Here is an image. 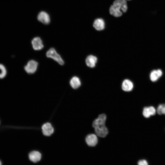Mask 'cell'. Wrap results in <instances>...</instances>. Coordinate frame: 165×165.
Masks as SVG:
<instances>
[{"label":"cell","instance_id":"1","mask_svg":"<svg viewBox=\"0 0 165 165\" xmlns=\"http://www.w3.org/2000/svg\"><path fill=\"white\" fill-rule=\"evenodd\" d=\"M127 6L126 0H116L109 8L110 14L116 17L121 16L126 12Z\"/></svg>","mask_w":165,"mask_h":165},{"label":"cell","instance_id":"2","mask_svg":"<svg viewBox=\"0 0 165 165\" xmlns=\"http://www.w3.org/2000/svg\"><path fill=\"white\" fill-rule=\"evenodd\" d=\"M46 55L47 57L53 59L59 64L62 65L64 61L60 54L58 53L53 48H50L46 52Z\"/></svg>","mask_w":165,"mask_h":165},{"label":"cell","instance_id":"3","mask_svg":"<svg viewBox=\"0 0 165 165\" xmlns=\"http://www.w3.org/2000/svg\"><path fill=\"white\" fill-rule=\"evenodd\" d=\"M106 119V114L103 113L99 115L97 118L93 121L92 123L93 127L95 128L105 126Z\"/></svg>","mask_w":165,"mask_h":165},{"label":"cell","instance_id":"4","mask_svg":"<svg viewBox=\"0 0 165 165\" xmlns=\"http://www.w3.org/2000/svg\"><path fill=\"white\" fill-rule=\"evenodd\" d=\"M38 63L34 60L29 61L26 65L24 67V69L25 72L28 74H33L35 73L38 68Z\"/></svg>","mask_w":165,"mask_h":165},{"label":"cell","instance_id":"5","mask_svg":"<svg viewBox=\"0 0 165 165\" xmlns=\"http://www.w3.org/2000/svg\"><path fill=\"white\" fill-rule=\"evenodd\" d=\"M85 141L89 146L94 147L98 143V140L97 135L94 134H88L85 138Z\"/></svg>","mask_w":165,"mask_h":165},{"label":"cell","instance_id":"6","mask_svg":"<svg viewBox=\"0 0 165 165\" xmlns=\"http://www.w3.org/2000/svg\"><path fill=\"white\" fill-rule=\"evenodd\" d=\"M31 43L33 48L35 50H40L44 47L42 41L39 37L34 38L32 39Z\"/></svg>","mask_w":165,"mask_h":165},{"label":"cell","instance_id":"7","mask_svg":"<svg viewBox=\"0 0 165 165\" xmlns=\"http://www.w3.org/2000/svg\"><path fill=\"white\" fill-rule=\"evenodd\" d=\"M37 19L39 21L45 24H48L50 22V17L49 14L44 11L41 12L39 13Z\"/></svg>","mask_w":165,"mask_h":165},{"label":"cell","instance_id":"8","mask_svg":"<svg viewBox=\"0 0 165 165\" xmlns=\"http://www.w3.org/2000/svg\"><path fill=\"white\" fill-rule=\"evenodd\" d=\"M156 112V110L153 106L146 107L143 108L142 114L144 117L148 118L155 115Z\"/></svg>","mask_w":165,"mask_h":165},{"label":"cell","instance_id":"9","mask_svg":"<svg viewBox=\"0 0 165 165\" xmlns=\"http://www.w3.org/2000/svg\"><path fill=\"white\" fill-rule=\"evenodd\" d=\"M43 134L46 136H50L53 132L54 129L51 124L47 123L44 124L42 127Z\"/></svg>","mask_w":165,"mask_h":165},{"label":"cell","instance_id":"10","mask_svg":"<svg viewBox=\"0 0 165 165\" xmlns=\"http://www.w3.org/2000/svg\"><path fill=\"white\" fill-rule=\"evenodd\" d=\"M28 157L31 162L37 163L41 160L42 155L38 151H33L29 153Z\"/></svg>","mask_w":165,"mask_h":165},{"label":"cell","instance_id":"11","mask_svg":"<svg viewBox=\"0 0 165 165\" xmlns=\"http://www.w3.org/2000/svg\"><path fill=\"white\" fill-rule=\"evenodd\" d=\"M105 24L104 20L101 18L95 19L93 23L94 27L97 31H101L104 29Z\"/></svg>","mask_w":165,"mask_h":165},{"label":"cell","instance_id":"12","mask_svg":"<svg viewBox=\"0 0 165 165\" xmlns=\"http://www.w3.org/2000/svg\"><path fill=\"white\" fill-rule=\"evenodd\" d=\"M134 87L132 82L128 79H125L123 82L122 88L125 92H130L132 90Z\"/></svg>","mask_w":165,"mask_h":165},{"label":"cell","instance_id":"13","mask_svg":"<svg viewBox=\"0 0 165 165\" xmlns=\"http://www.w3.org/2000/svg\"><path fill=\"white\" fill-rule=\"evenodd\" d=\"M94 129L96 134L100 137H105L108 134V130L106 126L95 128Z\"/></svg>","mask_w":165,"mask_h":165},{"label":"cell","instance_id":"14","mask_svg":"<svg viewBox=\"0 0 165 165\" xmlns=\"http://www.w3.org/2000/svg\"><path fill=\"white\" fill-rule=\"evenodd\" d=\"M163 72L160 69L152 71L150 75V78L153 82L157 81L162 75Z\"/></svg>","mask_w":165,"mask_h":165},{"label":"cell","instance_id":"15","mask_svg":"<svg viewBox=\"0 0 165 165\" xmlns=\"http://www.w3.org/2000/svg\"><path fill=\"white\" fill-rule=\"evenodd\" d=\"M97 57L93 55L88 56L86 58L85 62L86 65L90 68H94L97 61Z\"/></svg>","mask_w":165,"mask_h":165},{"label":"cell","instance_id":"16","mask_svg":"<svg viewBox=\"0 0 165 165\" xmlns=\"http://www.w3.org/2000/svg\"><path fill=\"white\" fill-rule=\"evenodd\" d=\"M70 84L74 89L79 88L81 85V82L79 78L76 76L73 77L70 79Z\"/></svg>","mask_w":165,"mask_h":165},{"label":"cell","instance_id":"17","mask_svg":"<svg viewBox=\"0 0 165 165\" xmlns=\"http://www.w3.org/2000/svg\"><path fill=\"white\" fill-rule=\"evenodd\" d=\"M7 74V71L6 66L3 64L0 63V79L6 78Z\"/></svg>","mask_w":165,"mask_h":165},{"label":"cell","instance_id":"18","mask_svg":"<svg viewBox=\"0 0 165 165\" xmlns=\"http://www.w3.org/2000/svg\"><path fill=\"white\" fill-rule=\"evenodd\" d=\"M156 110V112L159 114L165 115V104L159 105Z\"/></svg>","mask_w":165,"mask_h":165},{"label":"cell","instance_id":"19","mask_svg":"<svg viewBox=\"0 0 165 165\" xmlns=\"http://www.w3.org/2000/svg\"><path fill=\"white\" fill-rule=\"evenodd\" d=\"M138 165H148L147 160L144 159L141 160L138 162Z\"/></svg>","mask_w":165,"mask_h":165},{"label":"cell","instance_id":"20","mask_svg":"<svg viewBox=\"0 0 165 165\" xmlns=\"http://www.w3.org/2000/svg\"><path fill=\"white\" fill-rule=\"evenodd\" d=\"M0 165H2V162L0 160Z\"/></svg>","mask_w":165,"mask_h":165},{"label":"cell","instance_id":"21","mask_svg":"<svg viewBox=\"0 0 165 165\" xmlns=\"http://www.w3.org/2000/svg\"></svg>","mask_w":165,"mask_h":165},{"label":"cell","instance_id":"22","mask_svg":"<svg viewBox=\"0 0 165 165\" xmlns=\"http://www.w3.org/2000/svg\"></svg>","mask_w":165,"mask_h":165}]
</instances>
